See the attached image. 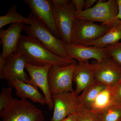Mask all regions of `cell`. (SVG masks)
<instances>
[{
  "label": "cell",
  "instance_id": "obj_22",
  "mask_svg": "<svg viewBox=\"0 0 121 121\" xmlns=\"http://www.w3.org/2000/svg\"><path fill=\"white\" fill-rule=\"evenodd\" d=\"M12 87H2L0 94V111L5 109L15 99L12 96Z\"/></svg>",
  "mask_w": 121,
  "mask_h": 121
},
{
  "label": "cell",
  "instance_id": "obj_18",
  "mask_svg": "<svg viewBox=\"0 0 121 121\" xmlns=\"http://www.w3.org/2000/svg\"><path fill=\"white\" fill-rule=\"evenodd\" d=\"M117 84L113 86H107L101 91L91 104L89 110L97 114L112 104H117L115 99Z\"/></svg>",
  "mask_w": 121,
  "mask_h": 121
},
{
  "label": "cell",
  "instance_id": "obj_1",
  "mask_svg": "<svg viewBox=\"0 0 121 121\" xmlns=\"http://www.w3.org/2000/svg\"><path fill=\"white\" fill-rule=\"evenodd\" d=\"M17 52L24 58L27 63L37 66L48 65L64 66L76 61L54 54L37 39L30 36L21 35L17 44Z\"/></svg>",
  "mask_w": 121,
  "mask_h": 121
},
{
  "label": "cell",
  "instance_id": "obj_4",
  "mask_svg": "<svg viewBox=\"0 0 121 121\" xmlns=\"http://www.w3.org/2000/svg\"><path fill=\"white\" fill-rule=\"evenodd\" d=\"M2 121H43V111L27 99H15L5 109L0 111Z\"/></svg>",
  "mask_w": 121,
  "mask_h": 121
},
{
  "label": "cell",
  "instance_id": "obj_12",
  "mask_svg": "<svg viewBox=\"0 0 121 121\" xmlns=\"http://www.w3.org/2000/svg\"><path fill=\"white\" fill-rule=\"evenodd\" d=\"M64 48L69 58L78 62H88L91 59L100 62L110 56L105 48L65 43Z\"/></svg>",
  "mask_w": 121,
  "mask_h": 121
},
{
  "label": "cell",
  "instance_id": "obj_21",
  "mask_svg": "<svg viewBox=\"0 0 121 121\" xmlns=\"http://www.w3.org/2000/svg\"><path fill=\"white\" fill-rule=\"evenodd\" d=\"M95 114L99 121H121V105L112 104Z\"/></svg>",
  "mask_w": 121,
  "mask_h": 121
},
{
  "label": "cell",
  "instance_id": "obj_2",
  "mask_svg": "<svg viewBox=\"0 0 121 121\" xmlns=\"http://www.w3.org/2000/svg\"><path fill=\"white\" fill-rule=\"evenodd\" d=\"M28 17L30 19L31 23L29 25H25L23 29L27 35L37 39L45 47L56 55L65 58H70L64 49L65 43L61 39L56 37L40 20L32 13Z\"/></svg>",
  "mask_w": 121,
  "mask_h": 121
},
{
  "label": "cell",
  "instance_id": "obj_10",
  "mask_svg": "<svg viewBox=\"0 0 121 121\" xmlns=\"http://www.w3.org/2000/svg\"><path fill=\"white\" fill-rule=\"evenodd\" d=\"M33 15L40 20L58 39H60L55 23L52 1L50 0H24Z\"/></svg>",
  "mask_w": 121,
  "mask_h": 121
},
{
  "label": "cell",
  "instance_id": "obj_24",
  "mask_svg": "<svg viewBox=\"0 0 121 121\" xmlns=\"http://www.w3.org/2000/svg\"><path fill=\"white\" fill-rule=\"evenodd\" d=\"M74 113L78 121H99L95 114L89 110L77 109Z\"/></svg>",
  "mask_w": 121,
  "mask_h": 121
},
{
  "label": "cell",
  "instance_id": "obj_29",
  "mask_svg": "<svg viewBox=\"0 0 121 121\" xmlns=\"http://www.w3.org/2000/svg\"><path fill=\"white\" fill-rule=\"evenodd\" d=\"M61 121H78L76 115L75 113L69 115L65 119Z\"/></svg>",
  "mask_w": 121,
  "mask_h": 121
},
{
  "label": "cell",
  "instance_id": "obj_11",
  "mask_svg": "<svg viewBox=\"0 0 121 121\" xmlns=\"http://www.w3.org/2000/svg\"><path fill=\"white\" fill-rule=\"evenodd\" d=\"M51 97L54 111L51 121H61L75 112L77 97L74 92L62 91L53 94Z\"/></svg>",
  "mask_w": 121,
  "mask_h": 121
},
{
  "label": "cell",
  "instance_id": "obj_23",
  "mask_svg": "<svg viewBox=\"0 0 121 121\" xmlns=\"http://www.w3.org/2000/svg\"><path fill=\"white\" fill-rule=\"evenodd\" d=\"M107 54L121 67V42L105 47Z\"/></svg>",
  "mask_w": 121,
  "mask_h": 121
},
{
  "label": "cell",
  "instance_id": "obj_15",
  "mask_svg": "<svg viewBox=\"0 0 121 121\" xmlns=\"http://www.w3.org/2000/svg\"><path fill=\"white\" fill-rule=\"evenodd\" d=\"M73 80L76 84L74 94L77 97L81 92L95 82L92 64L88 62H78L74 70Z\"/></svg>",
  "mask_w": 121,
  "mask_h": 121
},
{
  "label": "cell",
  "instance_id": "obj_3",
  "mask_svg": "<svg viewBox=\"0 0 121 121\" xmlns=\"http://www.w3.org/2000/svg\"><path fill=\"white\" fill-rule=\"evenodd\" d=\"M118 13L117 0H99L91 9L80 12H76L75 16L76 18L100 22L102 24L111 28L119 20L117 18Z\"/></svg>",
  "mask_w": 121,
  "mask_h": 121
},
{
  "label": "cell",
  "instance_id": "obj_25",
  "mask_svg": "<svg viewBox=\"0 0 121 121\" xmlns=\"http://www.w3.org/2000/svg\"><path fill=\"white\" fill-rule=\"evenodd\" d=\"M72 2L75 7L77 13L80 12L84 10L86 5V1L84 0H73Z\"/></svg>",
  "mask_w": 121,
  "mask_h": 121
},
{
  "label": "cell",
  "instance_id": "obj_26",
  "mask_svg": "<svg viewBox=\"0 0 121 121\" xmlns=\"http://www.w3.org/2000/svg\"><path fill=\"white\" fill-rule=\"evenodd\" d=\"M115 99L117 103L121 105V80L117 85Z\"/></svg>",
  "mask_w": 121,
  "mask_h": 121
},
{
  "label": "cell",
  "instance_id": "obj_9",
  "mask_svg": "<svg viewBox=\"0 0 121 121\" xmlns=\"http://www.w3.org/2000/svg\"><path fill=\"white\" fill-rule=\"evenodd\" d=\"M26 63L24 58L17 52L9 55L0 67V78L8 82L18 80L30 83V78L24 70Z\"/></svg>",
  "mask_w": 121,
  "mask_h": 121
},
{
  "label": "cell",
  "instance_id": "obj_27",
  "mask_svg": "<svg viewBox=\"0 0 121 121\" xmlns=\"http://www.w3.org/2000/svg\"><path fill=\"white\" fill-rule=\"evenodd\" d=\"M52 1L53 4L60 6H65L70 2L68 0H52Z\"/></svg>",
  "mask_w": 121,
  "mask_h": 121
},
{
  "label": "cell",
  "instance_id": "obj_20",
  "mask_svg": "<svg viewBox=\"0 0 121 121\" xmlns=\"http://www.w3.org/2000/svg\"><path fill=\"white\" fill-rule=\"evenodd\" d=\"M30 23L31 20L28 17H24L17 12L16 4L11 7L7 14L0 17V29L9 24L22 23L29 25Z\"/></svg>",
  "mask_w": 121,
  "mask_h": 121
},
{
  "label": "cell",
  "instance_id": "obj_14",
  "mask_svg": "<svg viewBox=\"0 0 121 121\" xmlns=\"http://www.w3.org/2000/svg\"><path fill=\"white\" fill-rule=\"evenodd\" d=\"M24 25L22 23H16L11 24L6 30L0 29V38L3 48L0 60H4L9 55L17 52V44Z\"/></svg>",
  "mask_w": 121,
  "mask_h": 121
},
{
  "label": "cell",
  "instance_id": "obj_19",
  "mask_svg": "<svg viewBox=\"0 0 121 121\" xmlns=\"http://www.w3.org/2000/svg\"><path fill=\"white\" fill-rule=\"evenodd\" d=\"M121 39V20H119L109 30L99 39L84 43L86 46L105 48L119 43Z\"/></svg>",
  "mask_w": 121,
  "mask_h": 121
},
{
  "label": "cell",
  "instance_id": "obj_5",
  "mask_svg": "<svg viewBox=\"0 0 121 121\" xmlns=\"http://www.w3.org/2000/svg\"><path fill=\"white\" fill-rule=\"evenodd\" d=\"M110 28L87 20L76 18L71 44H82L102 37Z\"/></svg>",
  "mask_w": 121,
  "mask_h": 121
},
{
  "label": "cell",
  "instance_id": "obj_28",
  "mask_svg": "<svg viewBox=\"0 0 121 121\" xmlns=\"http://www.w3.org/2000/svg\"><path fill=\"white\" fill-rule=\"evenodd\" d=\"M98 0H87L86 1L85 9H88L92 8V6Z\"/></svg>",
  "mask_w": 121,
  "mask_h": 121
},
{
  "label": "cell",
  "instance_id": "obj_13",
  "mask_svg": "<svg viewBox=\"0 0 121 121\" xmlns=\"http://www.w3.org/2000/svg\"><path fill=\"white\" fill-rule=\"evenodd\" d=\"M52 66H37L26 63L25 69L30 76L29 83L39 87L46 98L47 105L50 110L54 109V104L52 99L51 94L49 89L48 73Z\"/></svg>",
  "mask_w": 121,
  "mask_h": 121
},
{
  "label": "cell",
  "instance_id": "obj_8",
  "mask_svg": "<svg viewBox=\"0 0 121 121\" xmlns=\"http://www.w3.org/2000/svg\"><path fill=\"white\" fill-rule=\"evenodd\" d=\"M95 81L107 86H113L121 80V67L110 56L102 61L91 63Z\"/></svg>",
  "mask_w": 121,
  "mask_h": 121
},
{
  "label": "cell",
  "instance_id": "obj_6",
  "mask_svg": "<svg viewBox=\"0 0 121 121\" xmlns=\"http://www.w3.org/2000/svg\"><path fill=\"white\" fill-rule=\"evenodd\" d=\"M55 23L60 39L65 43L71 44V38L76 19L75 7L72 1L64 6L52 3Z\"/></svg>",
  "mask_w": 121,
  "mask_h": 121
},
{
  "label": "cell",
  "instance_id": "obj_16",
  "mask_svg": "<svg viewBox=\"0 0 121 121\" xmlns=\"http://www.w3.org/2000/svg\"><path fill=\"white\" fill-rule=\"evenodd\" d=\"M8 84L16 90L17 95L21 99H29L43 105H47L45 97L39 92L38 87L35 86L18 80L8 81Z\"/></svg>",
  "mask_w": 121,
  "mask_h": 121
},
{
  "label": "cell",
  "instance_id": "obj_30",
  "mask_svg": "<svg viewBox=\"0 0 121 121\" xmlns=\"http://www.w3.org/2000/svg\"><path fill=\"white\" fill-rule=\"evenodd\" d=\"M118 5V13L117 18L121 20V0H117Z\"/></svg>",
  "mask_w": 121,
  "mask_h": 121
},
{
  "label": "cell",
  "instance_id": "obj_7",
  "mask_svg": "<svg viewBox=\"0 0 121 121\" xmlns=\"http://www.w3.org/2000/svg\"><path fill=\"white\" fill-rule=\"evenodd\" d=\"M78 63L76 61L67 66H52L48 73V82L51 94L68 91L74 92L72 87L73 74Z\"/></svg>",
  "mask_w": 121,
  "mask_h": 121
},
{
  "label": "cell",
  "instance_id": "obj_17",
  "mask_svg": "<svg viewBox=\"0 0 121 121\" xmlns=\"http://www.w3.org/2000/svg\"><path fill=\"white\" fill-rule=\"evenodd\" d=\"M107 86L95 81L76 98V110L80 109L90 110L98 95Z\"/></svg>",
  "mask_w": 121,
  "mask_h": 121
}]
</instances>
